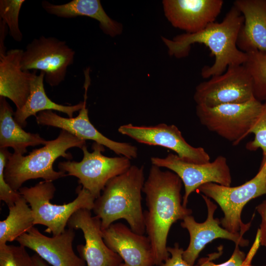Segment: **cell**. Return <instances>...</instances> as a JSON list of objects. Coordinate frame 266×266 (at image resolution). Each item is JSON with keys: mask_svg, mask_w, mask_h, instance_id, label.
Listing matches in <instances>:
<instances>
[{"mask_svg": "<svg viewBox=\"0 0 266 266\" xmlns=\"http://www.w3.org/2000/svg\"><path fill=\"white\" fill-rule=\"evenodd\" d=\"M182 186V181L176 173L152 165L142 192L147 207L144 212L145 231L157 266L170 256L166 244L171 226L192 213L183 205Z\"/></svg>", "mask_w": 266, "mask_h": 266, "instance_id": "cell-1", "label": "cell"}, {"mask_svg": "<svg viewBox=\"0 0 266 266\" xmlns=\"http://www.w3.org/2000/svg\"><path fill=\"white\" fill-rule=\"evenodd\" d=\"M244 22L240 12L233 5L220 23L213 22L202 30L194 33H185L169 39L162 37L168 54L177 58L188 55L191 45L196 43L204 44L215 56L212 66H204L201 74L203 78L219 75L230 66L244 64L246 53L237 47L236 41Z\"/></svg>", "mask_w": 266, "mask_h": 266, "instance_id": "cell-2", "label": "cell"}, {"mask_svg": "<svg viewBox=\"0 0 266 266\" xmlns=\"http://www.w3.org/2000/svg\"><path fill=\"white\" fill-rule=\"evenodd\" d=\"M144 167L132 166L124 173L110 179L95 199L93 211L101 221L102 230L115 221L125 219L134 232H146L142 207Z\"/></svg>", "mask_w": 266, "mask_h": 266, "instance_id": "cell-3", "label": "cell"}, {"mask_svg": "<svg viewBox=\"0 0 266 266\" xmlns=\"http://www.w3.org/2000/svg\"><path fill=\"white\" fill-rule=\"evenodd\" d=\"M86 144L85 140L61 130L56 138L48 140L44 146L28 155L10 153L4 168V179L12 189L18 191L29 180L42 178L53 182L67 176L65 172L53 169L54 162L60 157L71 160L72 156L66 151L74 147L82 149Z\"/></svg>", "mask_w": 266, "mask_h": 266, "instance_id": "cell-4", "label": "cell"}, {"mask_svg": "<svg viewBox=\"0 0 266 266\" xmlns=\"http://www.w3.org/2000/svg\"><path fill=\"white\" fill-rule=\"evenodd\" d=\"M19 192L32 209L34 225L47 227L45 231L57 235L66 230L68 221L80 209L93 210L96 198L81 185L76 189L77 197L72 201L61 205L53 204L56 187L52 181L44 180L34 186L23 187Z\"/></svg>", "mask_w": 266, "mask_h": 266, "instance_id": "cell-5", "label": "cell"}, {"mask_svg": "<svg viewBox=\"0 0 266 266\" xmlns=\"http://www.w3.org/2000/svg\"><path fill=\"white\" fill-rule=\"evenodd\" d=\"M197 190L220 206L224 213L220 220L222 227L243 236L250 228L252 221L246 224L243 222L242 210L249 201L266 194V179L264 173L259 170L253 178L236 187L210 182L201 185Z\"/></svg>", "mask_w": 266, "mask_h": 266, "instance_id": "cell-6", "label": "cell"}, {"mask_svg": "<svg viewBox=\"0 0 266 266\" xmlns=\"http://www.w3.org/2000/svg\"><path fill=\"white\" fill-rule=\"evenodd\" d=\"M92 148L91 152L86 145L81 149L83 158L80 162H60L58 168L67 175L77 177L79 183L97 199L110 179L126 172L132 165L130 159L125 156L103 155L105 149L101 144L94 142Z\"/></svg>", "mask_w": 266, "mask_h": 266, "instance_id": "cell-7", "label": "cell"}, {"mask_svg": "<svg viewBox=\"0 0 266 266\" xmlns=\"http://www.w3.org/2000/svg\"><path fill=\"white\" fill-rule=\"evenodd\" d=\"M262 105L253 98L241 103L223 104L212 107L197 105L196 114L208 130L237 145L249 134Z\"/></svg>", "mask_w": 266, "mask_h": 266, "instance_id": "cell-8", "label": "cell"}, {"mask_svg": "<svg viewBox=\"0 0 266 266\" xmlns=\"http://www.w3.org/2000/svg\"><path fill=\"white\" fill-rule=\"evenodd\" d=\"M253 98V77L244 64L230 66L225 73L200 83L194 95L197 105L209 107L244 103Z\"/></svg>", "mask_w": 266, "mask_h": 266, "instance_id": "cell-9", "label": "cell"}, {"mask_svg": "<svg viewBox=\"0 0 266 266\" xmlns=\"http://www.w3.org/2000/svg\"><path fill=\"white\" fill-rule=\"evenodd\" d=\"M74 56L75 51L66 41L42 35L33 39L23 50L21 67L25 71L40 70L44 73L45 82L55 87L64 81Z\"/></svg>", "mask_w": 266, "mask_h": 266, "instance_id": "cell-10", "label": "cell"}, {"mask_svg": "<svg viewBox=\"0 0 266 266\" xmlns=\"http://www.w3.org/2000/svg\"><path fill=\"white\" fill-rule=\"evenodd\" d=\"M152 165L167 168L176 173L184 184L183 205L187 207L190 195L201 185L215 183L230 186L232 176L226 158L218 156L213 162L194 164L185 162L176 154H168L165 158H151Z\"/></svg>", "mask_w": 266, "mask_h": 266, "instance_id": "cell-11", "label": "cell"}, {"mask_svg": "<svg viewBox=\"0 0 266 266\" xmlns=\"http://www.w3.org/2000/svg\"><path fill=\"white\" fill-rule=\"evenodd\" d=\"M118 131L138 142L170 149L185 162L194 164L210 162V156L205 149L192 146L187 143L181 132L174 125L162 123L155 126H137L129 124L121 126Z\"/></svg>", "mask_w": 266, "mask_h": 266, "instance_id": "cell-12", "label": "cell"}, {"mask_svg": "<svg viewBox=\"0 0 266 266\" xmlns=\"http://www.w3.org/2000/svg\"><path fill=\"white\" fill-rule=\"evenodd\" d=\"M84 104L75 117L65 118L52 110L39 112L36 120L38 125L52 126L65 130L78 138L91 140L110 149L119 155L130 160L137 157V148L130 143L120 142L109 139L100 133L91 123L86 107L87 92L89 86H84Z\"/></svg>", "mask_w": 266, "mask_h": 266, "instance_id": "cell-13", "label": "cell"}, {"mask_svg": "<svg viewBox=\"0 0 266 266\" xmlns=\"http://www.w3.org/2000/svg\"><path fill=\"white\" fill-rule=\"evenodd\" d=\"M91 211L79 209L68 221V228L81 230L83 233L85 244L77 246L79 256L85 261L86 266H119L123 263L122 259L105 243L100 219L93 216Z\"/></svg>", "mask_w": 266, "mask_h": 266, "instance_id": "cell-14", "label": "cell"}, {"mask_svg": "<svg viewBox=\"0 0 266 266\" xmlns=\"http://www.w3.org/2000/svg\"><path fill=\"white\" fill-rule=\"evenodd\" d=\"M207 209L206 220L202 223L197 222L191 215L187 216L181 223V226L186 229L190 234V242L183 253V259L194 266L196 260L206 245L217 238H223L233 241L241 247L248 245L249 241L239 233L230 232L220 226V220L214 218L217 205L210 199L201 194Z\"/></svg>", "mask_w": 266, "mask_h": 266, "instance_id": "cell-15", "label": "cell"}, {"mask_svg": "<svg viewBox=\"0 0 266 266\" xmlns=\"http://www.w3.org/2000/svg\"><path fill=\"white\" fill-rule=\"evenodd\" d=\"M75 235L74 230L68 228L60 234L48 237L33 226L16 241L52 266H86L85 261L73 250Z\"/></svg>", "mask_w": 266, "mask_h": 266, "instance_id": "cell-16", "label": "cell"}, {"mask_svg": "<svg viewBox=\"0 0 266 266\" xmlns=\"http://www.w3.org/2000/svg\"><path fill=\"white\" fill-rule=\"evenodd\" d=\"M165 15L174 27L186 33L199 32L215 22L221 12L222 0H164Z\"/></svg>", "mask_w": 266, "mask_h": 266, "instance_id": "cell-17", "label": "cell"}, {"mask_svg": "<svg viewBox=\"0 0 266 266\" xmlns=\"http://www.w3.org/2000/svg\"><path fill=\"white\" fill-rule=\"evenodd\" d=\"M107 246L118 254L128 266H153L150 241L144 234L133 231L122 223L112 224L102 230Z\"/></svg>", "mask_w": 266, "mask_h": 266, "instance_id": "cell-18", "label": "cell"}, {"mask_svg": "<svg viewBox=\"0 0 266 266\" xmlns=\"http://www.w3.org/2000/svg\"><path fill=\"white\" fill-rule=\"evenodd\" d=\"M23 50L12 49L0 55V97L7 98L21 109L30 93L31 83L36 71L22 69L21 61Z\"/></svg>", "mask_w": 266, "mask_h": 266, "instance_id": "cell-19", "label": "cell"}, {"mask_svg": "<svg viewBox=\"0 0 266 266\" xmlns=\"http://www.w3.org/2000/svg\"><path fill=\"white\" fill-rule=\"evenodd\" d=\"M233 5L244 17L237 48L244 53L258 51L266 54V0H236Z\"/></svg>", "mask_w": 266, "mask_h": 266, "instance_id": "cell-20", "label": "cell"}, {"mask_svg": "<svg viewBox=\"0 0 266 266\" xmlns=\"http://www.w3.org/2000/svg\"><path fill=\"white\" fill-rule=\"evenodd\" d=\"M48 13L64 18L86 16L97 20L102 32L111 37L122 33L123 27L111 19L104 11L99 0H72L63 4H54L46 0L41 2Z\"/></svg>", "mask_w": 266, "mask_h": 266, "instance_id": "cell-21", "label": "cell"}, {"mask_svg": "<svg viewBox=\"0 0 266 266\" xmlns=\"http://www.w3.org/2000/svg\"><path fill=\"white\" fill-rule=\"evenodd\" d=\"M14 112L6 101L0 97V148L11 147L14 153L23 155L29 146L45 145L48 140L38 133L26 132L14 120Z\"/></svg>", "mask_w": 266, "mask_h": 266, "instance_id": "cell-22", "label": "cell"}, {"mask_svg": "<svg viewBox=\"0 0 266 266\" xmlns=\"http://www.w3.org/2000/svg\"><path fill=\"white\" fill-rule=\"evenodd\" d=\"M44 73L36 74L31 83L30 93L25 105L20 109H16L13 114L15 121L22 128L27 124V119L31 116L36 117V114L46 110H55L73 117L74 112L80 111L84 101L73 105H64L55 103L47 96L44 87Z\"/></svg>", "mask_w": 266, "mask_h": 266, "instance_id": "cell-23", "label": "cell"}, {"mask_svg": "<svg viewBox=\"0 0 266 266\" xmlns=\"http://www.w3.org/2000/svg\"><path fill=\"white\" fill-rule=\"evenodd\" d=\"M8 209L6 219L0 221V245L16 240L34 225L32 209L22 196Z\"/></svg>", "mask_w": 266, "mask_h": 266, "instance_id": "cell-24", "label": "cell"}, {"mask_svg": "<svg viewBox=\"0 0 266 266\" xmlns=\"http://www.w3.org/2000/svg\"><path fill=\"white\" fill-rule=\"evenodd\" d=\"M248 58L244 65L253 79L255 98H266V54L258 51L246 53Z\"/></svg>", "mask_w": 266, "mask_h": 266, "instance_id": "cell-25", "label": "cell"}, {"mask_svg": "<svg viewBox=\"0 0 266 266\" xmlns=\"http://www.w3.org/2000/svg\"><path fill=\"white\" fill-rule=\"evenodd\" d=\"M24 0H0V20L8 27L9 34L17 42L23 39V34L19 28V16Z\"/></svg>", "mask_w": 266, "mask_h": 266, "instance_id": "cell-26", "label": "cell"}, {"mask_svg": "<svg viewBox=\"0 0 266 266\" xmlns=\"http://www.w3.org/2000/svg\"><path fill=\"white\" fill-rule=\"evenodd\" d=\"M0 266H33L32 258L22 245H0Z\"/></svg>", "mask_w": 266, "mask_h": 266, "instance_id": "cell-27", "label": "cell"}, {"mask_svg": "<svg viewBox=\"0 0 266 266\" xmlns=\"http://www.w3.org/2000/svg\"><path fill=\"white\" fill-rule=\"evenodd\" d=\"M253 133L254 138L246 144V148L255 151L261 148L264 154L266 152V100L263 104L261 111L249 131Z\"/></svg>", "mask_w": 266, "mask_h": 266, "instance_id": "cell-28", "label": "cell"}, {"mask_svg": "<svg viewBox=\"0 0 266 266\" xmlns=\"http://www.w3.org/2000/svg\"><path fill=\"white\" fill-rule=\"evenodd\" d=\"M10 153L7 148H0V200L8 207L13 205L21 196L19 191L12 189L4 179V168Z\"/></svg>", "mask_w": 266, "mask_h": 266, "instance_id": "cell-29", "label": "cell"}, {"mask_svg": "<svg viewBox=\"0 0 266 266\" xmlns=\"http://www.w3.org/2000/svg\"><path fill=\"white\" fill-rule=\"evenodd\" d=\"M222 252L220 251L218 253H213L208 257L200 259L194 266H256L246 263L245 254L240 250L239 246L237 244H235L234 251L229 259L219 264L214 263L213 260L219 257Z\"/></svg>", "mask_w": 266, "mask_h": 266, "instance_id": "cell-30", "label": "cell"}, {"mask_svg": "<svg viewBox=\"0 0 266 266\" xmlns=\"http://www.w3.org/2000/svg\"><path fill=\"white\" fill-rule=\"evenodd\" d=\"M167 251L170 257L158 266H192L183 259L184 250L178 243H175L173 247H167Z\"/></svg>", "mask_w": 266, "mask_h": 266, "instance_id": "cell-31", "label": "cell"}, {"mask_svg": "<svg viewBox=\"0 0 266 266\" xmlns=\"http://www.w3.org/2000/svg\"><path fill=\"white\" fill-rule=\"evenodd\" d=\"M256 209L261 218L260 227L258 229L260 244L266 248V200L258 205Z\"/></svg>", "mask_w": 266, "mask_h": 266, "instance_id": "cell-32", "label": "cell"}, {"mask_svg": "<svg viewBox=\"0 0 266 266\" xmlns=\"http://www.w3.org/2000/svg\"><path fill=\"white\" fill-rule=\"evenodd\" d=\"M8 29L5 23L0 20V55L4 54L7 52L4 41L7 33Z\"/></svg>", "mask_w": 266, "mask_h": 266, "instance_id": "cell-33", "label": "cell"}, {"mask_svg": "<svg viewBox=\"0 0 266 266\" xmlns=\"http://www.w3.org/2000/svg\"><path fill=\"white\" fill-rule=\"evenodd\" d=\"M32 258L33 266H48L47 263L36 254L33 255Z\"/></svg>", "mask_w": 266, "mask_h": 266, "instance_id": "cell-34", "label": "cell"}, {"mask_svg": "<svg viewBox=\"0 0 266 266\" xmlns=\"http://www.w3.org/2000/svg\"><path fill=\"white\" fill-rule=\"evenodd\" d=\"M259 170L264 173L266 179V152L263 154V159Z\"/></svg>", "mask_w": 266, "mask_h": 266, "instance_id": "cell-35", "label": "cell"}, {"mask_svg": "<svg viewBox=\"0 0 266 266\" xmlns=\"http://www.w3.org/2000/svg\"><path fill=\"white\" fill-rule=\"evenodd\" d=\"M119 266H128L126 264H125L124 263H123Z\"/></svg>", "mask_w": 266, "mask_h": 266, "instance_id": "cell-36", "label": "cell"}]
</instances>
